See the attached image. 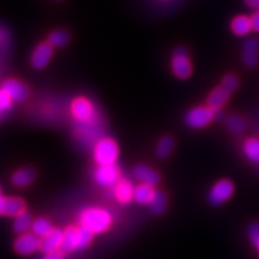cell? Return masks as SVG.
Wrapping results in <instances>:
<instances>
[{
	"mask_svg": "<svg viewBox=\"0 0 259 259\" xmlns=\"http://www.w3.org/2000/svg\"><path fill=\"white\" fill-rule=\"evenodd\" d=\"M80 225L88 227L94 233H103L112 226L113 219L108 210L102 208H88L79 216Z\"/></svg>",
	"mask_w": 259,
	"mask_h": 259,
	"instance_id": "1",
	"label": "cell"
},
{
	"mask_svg": "<svg viewBox=\"0 0 259 259\" xmlns=\"http://www.w3.org/2000/svg\"><path fill=\"white\" fill-rule=\"evenodd\" d=\"M119 156L118 144L112 138H100L94 147V158L99 166L114 164Z\"/></svg>",
	"mask_w": 259,
	"mask_h": 259,
	"instance_id": "2",
	"label": "cell"
},
{
	"mask_svg": "<svg viewBox=\"0 0 259 259\" xmlns=\"http://www.w3.org/2000/svg\"><path fill=\"white\" fill-rule=\"evenodd\" d=\"M71 113L73 119L80 125L96 124L97 113L95 107L85 97H78L71 103Z\"/></svg>",
	"mask_w": 259,
	"mask_h": 259,
	"instance_id": "3",
	"label": "cell"
},
{
	"mask_svg": "<svg viewBox=\"0 0 259 259\" xmlns=\"http://www.w3.org/2000/svg\"><path fill=\"white\" fill-rule=\"evenodd\" d=\"M171 71L180 79L189 78L192 73V65L185 47H179L174 51L171 57Z\"/></svg>",
	"mask_w": 259,
	"mask_h": 259,
	"instance_id": "4",
	"label": "cell"
},
{
	"mask_svg": "<svg viewBox=\"0 0 259 259\" xmlns=\"http://www.w3.org/2000/svg\"><path fill=\"white\" fill-rule=\"evenodd\" d=\"M215 119V111L210 107L200 106L187 112L185 116L186 125L191 128H203L208 126Z\"/></svg>",
	"mask_w": 259,
	"mask_h": 259,
	"instance_id": "5",
	"label": "cell"
},
{
	"mask_svg": "<svg viewBox=\"0 0 259 259\" xmlns=\"http://www.w3.org/2000/svg\"><path fill=\"white\" fill-rule=\"evenodd\" d=\"M94 178L97 185L102 187L115 186L116 183L120 180V169L115 163L99 166L94 171Z\"/></svg>",
	"mask_w": 259,
	"mask_h": 259,
	"instance_id": "6",
	"label": "cell"
},
{
	"mask_svg": "<svg viewBox=\"0 0 259 259\" xmlns=\"http://www.w3.org/2000/svg\"><path fill=\"white\" fill-rule=\"evenodd\" d=\"M14 248L18 254H31L37 250H41V238H38L34 233H24L16 239Z\"/></svg>",
	"mask_w": 259,
	"mask_h": 259,
	"instance_id": "7",
	"label": "cell"
},
{
	"mask_svg": "<svg viewBox=\"0 0 259 259\" xmlns=\"http://www.w3.org/2000/svg\"><path fill=\"white\" fill-rule=\"evenodd\" d=\"M234 192V186H233L232 181L229 180H220L209 192V202L212 205H221L227 202Z\"/></svg>",
	"mask_w": 259,
	"mask_h": 259,
	"instance_id": "8",
	"label": "cell"
},
{
	"mask_svg": "<svg viewBox=\"0 0 259 259\" xmlns=\"http://www.w3.org/2000/svg\"><path fill=\"white\" fill-rule=\"evenodd\" d=\"M53 56V46L50 42H44L40 44L35 48V51L32 52V56L30 59V63L32 67L40 70L46 67L48 63L51 61V58Z\"/></svg>",
	"mask_w": 259,
	"mask_h": 259,
	"instance_id": "9",
	"label": "cell"
},
{
	"mask_svg": "<svg viewBox=\"0 0 259 259\" xmlns=\"http://www.w3.org/2000/svg\"><path fill=\"white\" fill-rule=\"evenodd\" d=\"M3 89L11 96V99L14 100V101L17 102L25 101L29 96V90L27 87H25V84L14 78L5 80L4 84H3Z\"/></svg>",
	"mask_w": 259,
	"mask_h": 259,
	"instance_id": "10",
	"label": "cell"
},
{
	"mask_svg": "<svg viewBox=\"0 0 259 259\" xmlns=\"http://www.w3.org/2000/svg\"><path fill=\"white\" fill-rule=\"evenodd\" d=\"M134 176L139 183L147 184L150 186H156L160 183L161 177L156 170H154L153 168L145 166V164H138L135 167L134 169Z\"/></svg>",
	"mask_w": 259,
	"mask_h": 259,
	"instance_id": "11",
	"label": "cell"
},
{
	"mask_svg": "<svg viewBox=\"0 0 259 259\" xmlns=\"http://www.w3.org/2000/svg\"><path fill=\"white\" fill-rule=\"evenodd\" d=\"M64 239V231L59 228H54L50 234L41 239V250L46 253L50 252L59 251L63 244Z\"/></svg>",
	"mask_w": 259,
	"mask_h": 259,
	"instance_id": "12",
	"label": "cell"
},
{
	"mask_svg": "<svg viewBox=\"0 0 259 259\" xmlns=\"http://www.w3.org/2000/svg\"><path fill=\"white\" fill-rule=\"evenodd\" d=\"M114 194H115V198L118 199V202L126 204L134 199L135 187L130 180L120 179L118 183H116Z\"/></svg>",
	"mask_w": 259,
	"mask_h": 259,
	"instance_id": "13",
	"label": "cell"
},
{
	"mask_svg": "<svg viewBox=\"0 0 259 259\" xmlns=\"http://www.w3.org/2000/svg\"><path fill=\"white\" fill-rule=\"evenodd\" d=\"M258 51L259 44L254 38H248L244 44V54L242 61L247 67H254L258 63Z\"/></svg>",
	"mask_w": 259,
	"mask_h": 259,
	"instance_id": "14",
	"label": "cell"
},
{
	"mask_svg": "<svg viewBox=\"0 0 259 259\" xmlns=\"http://www.w3.org/2000/svg\"><path fill=\"white\" fill-rule=\"evenodd\" d=\"M231 93L227 92L225 88H222L221 85L218 87L216 89H213L208 97V106L212 111H219L223 106L228 102Z\"/></svg>",
	"mask_w": 259,
	"mask_h": 259,
	"instance_id": "15",
	"label": "cell"
},
{
	"mask_svg": "<svg viewBox=\"0 0 259 259\" xmlns=\"http://www.w3.org/2000/svg\"><path fill=\"white\" fill-rule=\"evenodd\" d=\"M35 180V170L31 168H21V169L16 170L14 176L11 178L12 184L18 189H23V187H28L32 181Z\"/></svg>",
	"mask_w": 259,
	"mask_h": 259,
	"instance_id": "16",
	"label": "cell"
},
{
	"mask_svg": "<svg viewBox=\"0 0 259 259\" xmlns=\"http://www.w3.org/2000/svg\"><path fill=\"white\" fill-rule=\"evenodd\" d=\"M25 211V203L23 199L17 198V197H10L5 198L3 202V215L6 216H16L19 215L21 212Z\"/></svg>",
	"mask_w": 259,
	"mask_h": 259,
	"instance_id": "17",
	"label": "cell"
},
{
	"mask_svg": "<svg viewBox=\"0 0 259 259\" xmlns=\"http://www.w3.org/2000/svg\"><path fill=\"white\" fill-rule=\"evenodd\" d=\"M77 233H78V228L76 227H69L67 229H65L63 244L60 247V251L63 253H70V252L77 250Z\"/></svg>",
	"mask_w": 259,
	"mask_h": 259,
	"instance_id": "18",
	"label": "cell"
},
{
	"mask_svg": "<svg viewBox=\"0 0 259 259\" xmlns=\"http://www.w3.org/2000/svg\"><path fill=\"white\" fill-rule=\"evenodd\" d=\"M155 193H156V191L154 190V186L141 184L135 189L134 199L139 204H150L153 202Z\"/></svg>",
	"mask_w": 259,
	"mask_h": 259,
	"instance_id": "19",
	"label": "cell"
},
{
	"mask_svg": "<svg viewBox=\"0 0 259 259\" xmlns=\"http://www.w3.org/2000/svg\"><path fill=\"white\" fill-rule=\"evenodd\" d=\"M252 30V21L247 16H238L232 22V31L238 36H245Z\"/></svg>",
	"mask_w": 259,
	"mask_h": 259,
	"instance_id": "20",
	"label": "cell"
},
{
	"mask_svg": "<svg viewBox=\"0 0 259 259\" xmlns=\"http://www.w3.org/2000/svg\"><path fill=\"white\" fill-rule=\"evenodd\" d=\"M34 220H32L31 215L28 211L21 212L15 218L14 221V231L18 234H24L31 231V226Z\"/></svg>",
	"mask_w": 259,
	"mask_h": 259,
	"instance_id": "21",
	"label": "cell"
},
{
	"mask_svg": "<svg viewBox=\"0 0 259 259\" xmlns=\"http://www.w3.org/2000/svg\"><path fill=\"white\" fill-rule=\"evenodd\" d=\"M53 226L50 222V220L45 219V218H40L34 220L31 226V233H34L35 235H37L38 238H45L50 233L53 231Z\"/></svg>",
	"mask_w": 259,
	"mask_h": 259,
	"instance_id": "22",
	"label": "cell"
},
{
	"mask_svg": "<svg viewBox=\"0 0 259 259\" xmlns=\"http://www.w3.org/2000/svg\"><path fill=\"white\" fill-rule=\"evenodd\" d=\"M149 205H150L151 211L155 215H162V213L166 211L168 205V198L166 193L162 192V191H156L153 202L149 204Z\"/></svg>",
	"mask_w": 259,
	"mask_h": 259,
	"instance_id": "23",
	"label": "cell"
},
{
	"mask_svg": "<svg viewBox=\"0 0 259 259\" xmlns=\"http://www.w3.org/2000/svg\"><path fill=\"white\" fill-rule=\"evenodd\" d=\"M95 233L90 231L88 227L80 226L78 227V233H77V250H84L93 241V236Z\"/></svg>",
	"mask_w": 259,
	"mask_h": 259,
	"instance_id": "24",
	"label": "cell"
},
{
	"mask_svg": "<svg viewBox=\"0 0 259 259\" xmlns=\"http://www.w3.org/2000/svg\"><path fill=\"white\" fill-rule=\"evenodd\" d=\"M244 153L248 160L259 163V139H247L244 144Z\"/></svg>",
	"mask_w": 259,
	"mask_h": 259,
	"instance_id": "25",
	"label": "cell"
},
{
	"mask_svg": "<svg viewBox=\"0 0 259 259\" xmlns=\"http://www.w3.org/2000/svg\"><path fill=\"white\" fill-rule=\"evenodd\" d=\"M174 148V141L168 136L162 137L156 145V156L158 158H167Z\"/></svg>",
	"mask_w": 259,
	"mask_h": 259,
	"instance_id": "26",
	"label": "cell"
},
{
	"mask_svg": "<svg viewBox=\"0 0 259 259\" xmlns=\"http://www.w3.org/2000/svg\"><path fill=\"white\" fill-rule=\"evenodd\" d=\"M70 41V35L69 32L65 30H56L51 32L50 36H48V42L53 47H63L65 45L69 44Z\"/></svg>",
	"mask_w": 259,
	"mask_h": 259,
	"instance_id": "27",
	"label": "cell"
},
{
	"mask_svg": "<svg viewBox=\"0 0 259 259\" xmlns=\"http://www.w3.org/2000/svg\"><path fill=\"white\" fill-rule=\"evenodd\" d=\"M226 125H227V128L235 135L242 134L246 128V124H245L244 119L240 118V116L235 115V114L229 115L228 118H227Z\"/></svg>",
	"mask_w": 259,
	"mask_h": 259,
	"instance_id": "28",
	"label": "cell"
},
{
	"mask_svg": "<svg viewBox=\"0 0 259 259\" xmlns=\"http://www.w3.org/2000/svg\"><path fill=\"white\" fill-rule=\"evenodd\" d=\"M221 87L231 94L234 93L239 87L238 77H236L235 74H227V76L223 77V79L221 82Z\"/></svg>",
	"mask_w": 259,
	"mask_h": 259,
	"instance_id": "29",
	"label": "cell"
},
{
	"mask_svg": "<svg viewBox=\"0 0 259 259\" xmlns=\"http://www.w3.org/2000/svg\"><path fill=\"white\" fill-rule=\"evenodd\" d=\"M247 234H248V238H250V241L252 242V245L257 248L259 253V225L258 223H252V225L248 227Z\"/></svg>",
	"mask_w": 259,
	"mask_h": 259,
	"instance_id": "30",
	"label": "cell"
},
{
	"mask_svg": "<svg viewBox=\"0 0 259 259\" xmlns=\"http://www.w3.org/2000/svg\"><path fill=\"white\" fill-rule=\"evenodd\" d=\"M12 101L14 100L11 99V96L4 89L0 90V111H8L10 107H11Z\"/></svg>",
	"mask_w": 259,
	"mask_h": 259,
	"instance_id": "31",
	"label": "cell"
},
{
	"mask_svg": "<svg viewBox=\"0 0 259 259\" xmlns=\"http://www.w3.org/2000/svg\"><path fill=\"white\" fill-rule=\"evenodd\" d=\"M251 21H252V29L259 32V11L255 12V14L252 16Z\"/></svg>",
	"mask_w": 259,
	"mask_h": 259,
	"instance_id": "32",
	"label": "cell"
},
{
	"mask_svg": "<svg viewBox=\"0 0 259 259\" xmlns=\"http://www.w3.org/2000/svg\"><path fill=\"white\" fill-rule=\"evenodd\" d=\"M44 259H63V252H61L60 250L50 252V253L46 254V257H45Z\"/></svg>",
	"mask_w": 259,
	"mask_h": 259,
	"instance_id": "33",
	"label": "cell"
},
{
	"mask_svg": "<svg viewBox=\"0 0 259 259\" xmlns=\"http://www.w3.org/2000/svg\"><path fill=\"white\" fill-rule=\"evenodd\" d=\"M246 5L250 6L252 9L259 10V0H245Z\"/></svg>",
	"mask_w": 259,
	"mask_h": 259,
	"instance_id": "34",
	"label": "cell"
},
{
	"mask_svg": "<svg viewBox=\"0 0 259 259\" xmlns=\"http://www.w3.org/2000/svg\"><path fill=\"white\" fill-rule=\"evenodd\" d=\"M0 196H2V190H0Z\"/></svg>",
	"mask_w": 259,
	"mask_h": 259,
	"instance_id": "35",
	"label": "cell"
}]
</instances>
